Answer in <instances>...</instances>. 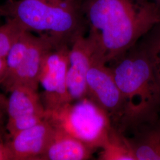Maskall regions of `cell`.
Segmentation results:
<instances>
[{"mask_svg":"<svg viewBox=\"0 0 160 160\" xmlns=\"http://www.w3.org/2000/svg\"><path fill=\"white\" fill-rule=\"evenodd\" d=\"M88 36L112 63L160 23V4L149 0H84Z\"/></svg>","mask_w":160,"mask_h":160,"instance_id":"1","label":"cell"},{"mask_svg":"<svg viewBox=\"0 0 160 160\" xmlns=\"http://www.w3.org/2000/svg\"><path fill=\"white\" fill-rule=\"evenodd\" d=\"M123 100L119 131L134 132L159 119L160 88L141 39L110 67Z\"/></svg>","mask_w":160,"mask_h":160,"instance_id":"2","label":"cell"},{"mask_svg":"<svg viewBox=\"0 0 160 160\" xmlns=\"http://www.w3.org/2000/svg\"><path fill=\"white\" fill-rule=\"evenodd\" d=\"M82 4V0H8L0 6V15L55 46H71L87 28Z\"/></svg>","mask_w":160,"mask_h":160,"instance_id":"3","label":"cell"},{"mask_svg":"<svg viewBox=\"0 0 160 160\" xmlns=\"http://www.w3.org/2000/svg\"><path fill=\"white\" fill-rule=\"evenodd\" d=\"M46 112V118L53 126L94 151L102 147L113 126L108 114L87 97Z\"/></svg>","mask_w":160,"mask_h":160,"instance_id":"4","label":"cell"},{"mask_svg":"<svg viewBox=\"0 0 160 160\" xmlns=\"http://www.w3.org/2000/svg\"><path fill=\"white\" fill-rule=\"evenodd\" d=\"M68 45L53 46L44 56L39 77L40 96L46 112H52L72 103L69 95L67 74L69 65Z\"/></svg>","mask_w":160,"mask_h":160,"instance_id":"5","label":"cell"},{"mask_svg":"<svg viewBox=\"0 0 160 160\" xmlns=\"http://www.w3.org/2000/svg\"><path fill=\"white\" fill-rule=\"evenodd\" d=\"M87 97L108 114L119 129L123 116V100L112 70L100 58L93 62L87 75Z\"/></svg>","mask_w":160,"mask_h":160,"instance_id":"6","label":"cell"},{"mask_svg":"<svg viewBox=\"0 0 160 160\" xmlns=\"http://www.w3.org/2000/svg\"><path fill=\"white\" fill-rule=\"evenodd\" d=\"M10 92L6 104V129L11 138L45 119L46 112L38 91L18 87Z\"/></svg>","mask_w":160,"mask_h":160,"instance_id":"7","label":"cell"},{"mask_svg":"<svg viewBox=\"0 0 160 160\" xmlns=\"http://www.w3.org/2000/svg\"><path fill=\"white\" fill-rule=\"evenodd\" d=\"M98 57L101 58L94 43L88 36L80 35L70 46L67 84L72 102L87 97V75Z\"/></svg>","mask_w":160,"mask_h":160,"instance_id":"8","label":"cell"},{"mask_svg":"<svg viewBox=\"0 0 160 160\" xmlns=\"http://www.w3.org/2000/svg\"><path fill=\"white\" fill-rule=\"evenodd\" d=\"M55 46L45 37L34 35L22 63L12 78L2 86L7 92L18 87L38 91L39 77L44 56Z\"/></svg>","mask_w":160,"mask_h":160,"instance_id":"9","label":"cell"},{"mask_svg":"<svg viewBox=\"0 0 160 160\" xmlns=\"http://www.w3.org/2000/svg\"><path fill=\"white\" fill-rule=\"evenodd\" d=\"M55 126L48 118L11 137L8 146L12 160H40L50 142Z\"/></svg>","mask_w":160,"mask_h":160,"instance_id":"10","label":"cell"},{"mask_svg":"<svg viewBox=\"0 0 160 160\" xmlns=\"http://www.w3.org/2000/svg\"><path fill=\"white\" fill-rule=\"evenodd\" d=\"M94 151L67 132L55 127V130L42 160H87Z\"/></svg>","mask_w":160,"mask_h":160,"instance_id":"11","label":"cell"},{"mask_svg":"<svg viewBox=\"0 0 160 160\" xmlns=\"http://www.w3.org/2000/svg\"><path fill=\"white\" fill-rule=\"evenodd\" d=\"M128 138L136 160H160V122L138 128Z\"/></svg>","mask_w":160,"mask_h":160,"instance_id":"12","label":"cell"},{"mask_svg":"<svg viewBox=\"0 0 160 160\" xmlns=\"http://www.w3.org/2000/svg\"><path fill=\"white\" fill-rule=\"evenodd\" d=\"M100 149L98 160H136L128 138L113 126Z\"/></svg>","mask_w":160,"mask_h":160,"instance_id":"13","label":"cell"},{"mask_svg":"<svg viewBox=\"0 0 160 160\" xmlns=\"http://www.w3.org/2000/svg\"><path fill=\"white\" fill-rule=\"evenodd\" d=\"M26 30L14 19L7 18L0 25V85L6 75L7 58L12 46L20 34Z\"/></svg>","mask_w":160,"mask_h":160,"instance_id":"14","label":"cell"},{"mask_svg":"<svg viewBox=\"0 0 160 160\" xmlns=\"http://www.w3.org/2000/svg\"><path fill=\"white\" fill-rule=\"evenodd\" d=\"M33 36L32 32L24 30L12 46L7 58L6 75L1 85L10 80L17 71Z\"/></svg>","mask_w":160,"mask_h":160,"instance_id":"15","label":"cell"},{"mask_svg":"<svg viewBox=\"0 0 160 160\" xmlns=\"http://www.w3.org/2000/svg\"><path fill=\"white\" fill-rule=\"evenodd\" d=\"M160 88V23L141 39Z\"/></svg>","mask_w":160,"mask_h":160,"instance_id":"16","label":"cell"},{"mask_svg":"<svg viewBox=\"0 0 160 160\" xmlns=\"http://www.w3.org/2000/svg\"><path fill=\"white\" fill-rule=\"evenodd\" d=\"M12 160L8 142L5 143L0 132V160Z\"/></svg>","mask_w":160,"mask_h":160,"instance_id":"17","label":"cell"},{"mask_svg":"<svg viewBox=\"0 0 160 160\" xmlns=\"http://www.w3.org/2000/svg\"><path fill=\"white\" fill-rule=\"evenodd\" d=\"M153 1H155V2H156L157 3H158V4H160V0H153Z\"/></svg>","mask_w":160,"mask_h":160,"instance_id":"18","label":"cell"},{"mask_svg":"<svg viewBox=\"0 0 160 160\" xmlns=\"http://www.w3.org/2000/svg\"><path fill=\"white\" fill-rule=\"evenodd\" d=\"M1 100H0V107H1Z\"/></svg>","mask_w":160,"mask_h":160,"instance_id":"19","label":"cell"},{"mask_svg":"<svg viewBox=\"0 0 160 160\" xmlns=\"http://www.w3.org/2000/svg\"><path fill=\"white\" fill-rule=\"evenodd\" d=\"M0 17H1V15H0Z\"/></svg>","mask_w":160,"mask_h":160,"instance_id":"20","label":"cell"}]
</instances>
